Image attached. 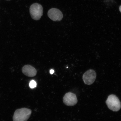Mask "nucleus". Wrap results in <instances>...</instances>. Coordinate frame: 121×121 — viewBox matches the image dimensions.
Returning a JSON list of instances; mask_svg holds the SVG:
<instances>
[{
    "label": "nucleus",
    "mask_w": 121,
    "mask_h": 121,
    "mask_svg": "<svg viewBox=\"0 0 121 121\" xmlns=\"http://www.w3.org/2000/svg\"><path fill=\"white\" fill-rule=\"evenodd\" d=\"M30 13L33 19L35 20H39L43 15V7L39 4H33L30 7Z\"/></svg>",
    "instance_id": "nucleus-3"
},
{
    "label": "nucleus",
    "mask_w": 121,
    "mask_h": 121,
    "mask_svg": "<svg viewBox=\"0 0 121 121\" xmlns=\"http://www.w3.org/2000/svg\"></svg>",
    "instance_id": "nucleus-11"
},
{
    "label": "nucleus",
    "mask_w": 121,
    "mask_h": 121,
    "mask_svg": "<svg viewBox=\"0 0 121 121\" xmlns=\"http://www.w3.org/2000/svg\"><path fill=\"white\" fill-rule=\"evenodd\" d=\"M32 113L31 110L26 108L18 109L15 112L13 117V121H27Z\"/></svg>",
    "instance_id": "nucleus-1"
},
{
    "label": "nucleus",
    "mask_w": 121,
    "mask_h": 121,
    "mask_svg": "<svg viewBox=\"0 0 121 121\" xmlns=\"http://www.w3.org/2000/svg\"><path fill=\"white\" fill-rule=\"evenodd\" d=\"M106 103L108 108L113 111H118L121 108L120 101L115 95L112 94L109 95Z\"/></svg>",
    "instance_id": "nucleus-2"
},
{
    "label": "nucleus",
    "mask_w": 121,
    "mask_h": 121,
    "mask_svg": "<svg viewBox=\"0 0 121 121\" xmlns=\"http://www.w3.org/2000/svg\"><path fill=\"white\" fill-rule=\"evenodd\" d=\"M54 70L53 69H51L50 71V73L51 74H52L54 73Z\"/></svg>",
    "instance_id": "nucleus-9"
},
{
    "label": "nucleus",
    "mask_w": 121,
    "mask_h": 121,
    "mask_svg": "<svg viewBox=\"0 0 121 121\" xmlns=\"http://www.w3.org/2000/svg\"><path fill=\"white\" fill-rule=\"evenodd\" d=\"M63 101L65 105L69 106L75 105L78 102L76 95L71 92H69L65 95Z\"/></svg>",
    "instance_id": "nucleus-5"
},
{
    "label": "nucleus",
    "mask_w": 121,
    "mask_h": 121,
    "mask_svg": "<svg viewBox=\"0 0 121 121\" xmlns=\"http://www.w3.org/2000/svg\"><path fill=\"white\" fill-rule=\"evenodd\" d=\"M48 15L50 19L54 22H59L62 19L63 17L61 12L55 8L49 10L48 12Z\"/></svg>",
    "instance_id": "nucleus-6"
},
{
    "label": "nucleus",
    "mask_w": 121,
    "mask_h": 121,
    "mask_svg": "<svg viewBox=\"0 0 121 121\" xmlns=\"http://www.w3.org/2000/svg\"><path fill=\"white\" fill-rule=\"evenodd\" d=\"M119 10H120V11L121 13V5L120 6V7H119Z\"/></svg>",
    "instance_id": "nucleus-10"
},
{
    "label": "nucleus",
    "mask_w": 121,
    "mask_h": 121,
    "mask_svg": "<svg viewBox=\"0 0 121 121\" xmlns=\"http://www.w3.org/2000/svg\"><path fill=\"white\" fill-rule=\"evenodd\" d=\"M96 72L93 69L88 70L83 75L82 78L84 82L86 84L90 85L94 82L96 79Z\"/></svg>",
    "instance_id": "nucleus-4"
},
{
    "label": "nucleus",
    "mask_w": 121,
    "mask_h": 121,
    "mask_svg": "<svg viewBox=\"0 0 121 121\" xmlns=\"http://www.w3.org/2000/svg\"><path fill=\"white\" fill-rule=\"evenodd\" d=\"M30 87L32 89L34 88L37 86V83L34 80L30 81L29 84Z\"/></svg>",
    "instance_id": "nucleus-8"
},
{
    "label": "nucleus",
    "mask_w": 121,
    "mask_h": 121,
    "mask_svg": "<svg viewBox=\"0 0 121 121\" xmlns=\"http://www.w3.org/2000/svg\"><path fill=\"white\" fill-rule=\"evenodd\" d=\"M22 72L24 75L28 77H34L35 76L37 73L36 69L30 65L24 66L22 68Z\"/></svg>",
    "instance_id": "nucleus-7"
}]
</instances>
